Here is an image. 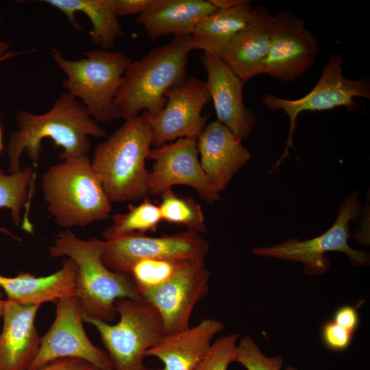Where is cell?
<instances>
[{
	"label": "cell",
	"mask_w": 370,
	"mask_h": 370,
	"mask_svg": "<svg viewBox=\"0 0 370 370\" xmlns=\"http://www.w3.org/2000/svg\"><path fill=\"white\" fill-rule=\"evenodd\" d=\"M112 224L102 233L104 239L133 234H145L156 230L162 221L160 208L148 199L138 206L130 205L128 211L112 217Z\"/></svg>",
	"instance_id": "obj_27"
},
{
	"label": "cell",
	"mask_w": 370,
	"mask_h": 370,
	"mask_svg": "<svg viewBox=\"0 0 370 370\" xmlns=\"http://www.w3.org/2000/svg\"><path fill=\"white\" fill-rule=\"evenodd\" d=\"M239 336L230 334L215 340L195 370H227L230 363L236 362Z\"/></svg>",
	"instance_id": "obj_30"
},
{
	"label": "cell",
	"mask_w": 370,
	"mask_h": 370,
	"mask_svg": "<svg viewBox=\"0 0 370 370\" xmlns=\"http://www.w3.org/2000/svg\"><path fill=\"white\" fill-rule=\"evenodd\" d=\"M16 121L18 130L11 133L8 144L10 173L21 170L20 159L24 151L36 166L42 150V142L46 138L63 149L59 155L62 160L87 156L92 145L89 137L106 136L82 102L69 92L61 95L44 114L18 111Z\"/></svg>",
	"instance_id": "obj_1"
},
{
	"label": "cell",
	"mask_w": 370,
	"mask_h": 370,
	"mask_svg": "<svg viewBox=\"0 0 370 370\" xmlns=\"http://www.w3.org/2000/svg\"><path fill=\"white\" fill-rule=\"evenodd\" d=\"M321 51L319 40L295 14L281 11L273 15L270 47L263 75L291 82L312 66Z\"/></svg>",
	"instance_id": "obj_12"
},
{
	"label": "cell",
	"mask_w": 370,
	"mask_h": 370,
	"mask_svg": "<svg viewBox=\"0 0 370 370\" xmlns=\"http://www.w3.org/2000/svg\"><path fill=\"white\" fill-rule=\"evenodd\" d=\"M363 208L355 191L342 203L338 216L332 225L321 235L311 239L299 241L290 238L270 247L252 249L256 256L278 258L286 261L301 262L308 275L325 274L330 265L326 252L338 251L348 257L354 267H365L369 264V254L365 250H356L349 247V223L362 214Z\"/></svg>",
	"instance_id": "obj_8"
},
{
	"label": "cell",
	"mask_w": 370,
	"mask_h": 370,
	"mask_svg": "<svg viewBox=\"0 0 370 370\" xmlns=\"http://www.w3.org/2000/svg\"><path fill=\"white\" fill-rule=\"evenodd\" d=\"M3 149V138H2V130L0 125V152Z\"/></svg>",
	"instance_id": "obj_39"
},
{
	"label": "cell",
	"mask_w": 370,
	"mask_h": 370,
	"mask_svg": "<svg viewBox=\"0 0 370 370\" xmlns=\"http://www.w3.org/2000/svg\"><path fill=\"white\" fill-rule=\"evenodd\" d=\"M211 273L204 260L195 261L170 280L142 295L159 312L164 336L188 329L193 310L209 291Z\"/></svg>",
	"instance_id": "obj_15"
},
{
	"label": "cell",
	"mask_w": 370,
	"mask_h": 370,
	"mask_svg": "<svg viewBox=\"0 0 370 370\" xmlns=\"http://www.w3.org/2000/svg\"><path fill=\"white\" fill-rule=\"evenodd\" d=\"M200 60L217 121L240 140L245 139L254 130L257 117L244 103L245 83L219 56L204 52Z\"/></svg>",
	"instance_id": "obj_16"
},
{
	"label": "cell",
	"mask_w": 370,
	"mask_h": 370,
	"mask_svg": "<svg viewBox=\"0 0 370 370\" xmlns=\"http://www.w3.org/2000/svg\"><path fill=\"white\" fill-rule=\"evenodd\" d=\"M104 240L103 262L111 271L127 275L132 265L141 259L204 260L209 251L208 241L188 230L159 237L133 234Z\"/></svg>",
	"instance_id": "obj_10"
},
{
	"label": "cell",
	"mask_w": 370,
	"mask_h": 370,
	"mask_svg": "<svg viewBox=\"0 0 370 370\" xmlns=\"http://www.w3.org/2000/svg\"><path fill=\"white\" fill-rule=\"evenodd\" d=\"M332 321L341 327L354 333L359 324V316L356 308L345 305L335 311Z\"/></svg>",
	"instance_id": "obj_32"
},
{
	"label": "cell",
	"mask_w": 370,
	"mask_h": 370,
	"mask_svg": "<svg viewBox=\"0 0 370 370\" xmlns=\"http://www.w3.org/2000/svg\"><path fill=\"white\" fill-rule=\"evenodd\" d=\"M197 144L201 168L211 186L219 194L251 157L242 140L218 121L205 127Z\"/></svg>",
	"instance_id": "obj_17"
},
{
	"label": "cell",
	"mask_w": 370,
	"mask_h": 370,
	"mask_svg": "<svg viewBox=\"0 0 370 370\" xmlns=\"http://www.w3.org/2000/svg\"><path fill=\"white\" fill-rule=\"evenodd\" d=\"M2 289L0 288V319L3 316V302L4 300L2 299L3 297V293Z\"/></svg>",
	"instance_id": "obj_38"
},
{
	"label": "cell",
	"mask_w": 370,
	"mask_h": 370,
	"mask_svg": "<svg viewBox=\"0 0 370 370\" xmlns=\"http://www.w3.org/2000/svg\"><path fill=\"white\" fill-rule=\"evenodd\" d=\"M125 121L96 146L91 160L111 203L138 201L148 195L145 161L152 146V132L143 114Z\"/></svg>",
	"instance_id": "obj_3"
},
{
	"label": "cell",
	"mask_w": 370,
	"mask_h": 370,
	"mask_svg": "<svg viewBox=\"0 0 370 370\" xmlns=\"http://www.w3.org/2000/svg\"><path fill=\"white\" fill-rule=\"evenodd\" d=\"M216 10H225L236 7L245 0H209Z\"/></svg>",
	"instance_id": "obj_35"
},
{
	"label": "cell",
	"mask_w": 370,
	"mask_h": 370,
	"mask_svg": "<svg viewBox=\"0 0 370 370\" xmlns=\"http://www.w3.org/2000/svg\"><path fill=\"white\" fill-rule=\"evenodd\" d=\"M164 108L154 115L142 114L149 124L155 147L186 137L198 138L205 128L207 118L201 116L204 107L210 100L206 82L186 78L169 89Z\"/></svg>",
	"instance_id": "obj_13"
},
{
	"label": "cell",
	"mask_w": 370,
	"mask_h": 370,
	"mask_svg": "<svg viewBox=\"0 0 370 370\" xmlns=\"http://www.w3.org/2000/svg\"><path fill=\"white\" fill-rule=\"evenodd\" d=\"M1 23V18L0 17V25ZM9 45L0 40V58L5 54L8 51Z\"/></svg>",
	"instance_id": "obj_36"
},
{
	"label": "cell",
	"mask_w": 370,
	"mask_h": 370,
	"mask_svg": "<svg viewBox=\"0 0 370 370\" xmlns=\"http://www.w3.org/2000/svg\"><path fill=\"white\" fill-rule=\"evenodd\" d=\"M40 187L49 212L61 227H85L110 217L112 203L88 156L50 166Z\"/></svg>",
	"instance_id": "obj_5"
},
{
	"label": "cell",
	"mask_w": 370,
	"mask_h": 370,
	"mask_svg": "<svg viewBox=\"0 0 370 370\" xmlns=\"http://www.w3.org/2000/svg\"><path fill=\"white\" fill-rule=\"evenodd\" d=\"M215 10L209 0H151L136 22L155 41L168 34L191 36L197 24Z\"/></svg>",
	"instance_id": "obj_22"
},
{
	"label": "cell",
	"mask_w": 370,
	"mask_h": 370,
	"mask_svg": "<svg viewBox=\"0 0 370 370\" xmlns=\"http://www.w3.org/2000/svg\"><path fill=\"white\" fill-rule=\"evenodd\" d=\"M54 304L55 319L41 337L38 353L27 369H35L62 358L79 359L97 370L112 368L106 352L95 345L88 337L76 297L58 299Z\"/></svg>",
	"instance_id": "obj_11"
},
{
	"label": "cell",
	"mask_w": 370,
	"mask_h": 370,
	"mask_svg": "<svg viewBox=\"0 0 370 370\" xmlns=\"http://www.w3.org/2000/svg\"><path fill=\"white\" fill-rule=\"evenodd\" d=\"M195 261L179 259H141L135 262L129 271L130 277L137 292L145 293L170 280L180 271Z\"/></svg>",
	"instance_id": "obj_26"
},
{
	"label": "cell",
	"mask_w": 370,
	"mask_h": 370,
	"mask_svg": "<svg viewBox=\"0 0 370 370\" xmlns=\"http://www.w3.org/2000/svg\"><path fill=\"white\" fill-rule=\"evenodd\" d=\"M343 57L332 53L323 67L321 75L315 86L308 94L297 99H288L267 94L262 97V103L271 110H282L289 119V130L285 149L272 169H278L283 160L290 156L288 149H293V137L297 129V119L304 111H323L339 107L350 112L358 108L356 99H370V82L367 78L348 79L342 71Z\"/></svg>",
	"instance_id": "obj_9"
},
{
	"label": "cell",
	"mask_w": 370,
	"mask_h": 370,
	"mask_svg": "<svg viewBox=\"0 0 370 370\" xmlns=\"http://www.w3.org/2000/svg\"><path fill=\"white\" fill-rule=\"evenodd\" d=\"M247 1L232 8L216 10L204 18L191 35L192 49L219 57L232 38L246 25L252 8Z\"/></svg>",
	"instance_id": "obj_24"
},
{
	"label": "cell",
	"mask_w": 370,
	"mask_h": 370,
	"mask_svg": "<svg viewBox=\"0 0 370 370\" xmlns=\"http://www.w3.org/2000/svg\"><path fill=\"white\" fill-rule=\"evenodd\" d=\"M159 206L162 220L184 225L188 230L198 233L207 230L201 206L191 197L177 195L169 189L161 195Z\"/></svg>",
	"instance_id": "obj_28"
},
{
	"label": "cell",
	"mask_w": 370,
	"mask_h": 370,
	"mask_svg": "<svg viewBox=\"0 0 370 370\" xmlns=\"http://www.w3.org/2000/svg\"><path fill=\"white\" fill-rule=\"evenodd\" d=\"M224 328L217 319H202L184 331L164 336L147 350L145 356L160 359L163 370H195L208 352L214 336Z\"/></svg>",
	"instance_id": "obj_21"
},
{
	"label": "cell",
	"mask_w": 370,
	"mask_h": 370,
	"mask_svg": "<svg viewBox=\"0 0 370 370\" xmlns=\"http://www.w3.org/2000/svg\"><path fill=\"white\" fill-rule=\"evenodd\" d=\"M43 2L60 10L77 30L81 29V25L76 20L75 14L81 12L86 14L91 22L89 35L92 42L104 50L113 48L116 39L123 34L112 0H45Z\"/></svg>",
	"instance_id": "obj_23"
},
{
	"label": "cell",
	"mask_w": 370,
	"mask_h": 370,
	"mask_svg": "<svg viewBox=\"0 0 370 370\" xmlns=\"http://www.w3.org/2000/svg\"><path fill=\"white\" fill-rule=\"evenodd\" d=\"M354 333L341 327L333 321L325 323L321 338L325 346L332 351L345 350L350 345Z\"/></svg>",
	"instance_id": "obj_31"
},
{
	"label": "cell",
	"mask_w": 370,
	"mask_h": 370,
	"mask_svg": "<svg viewBox=\"0 0 370 370\" xmlns=\"http://www.w3.org/2000/svg\"><path fill=\"white\" fill-rule=\"evenodd\" d=\"M191 51V36H177L132 61L114 99L121 118L127 120L142 110L151 115L158 113L166 103V92L186 79Z\"/></svg>",
	"instance_id": "obj_4"
},
{
	"label": "cell",
	"mask_w": 370,
	"mask_h": 370,
	"mask_svg": "<svg viewBox=\"0 0 370 370\" xmlns=\"http://www.w3.org/2000/svg\"><path fill=\"white\" fill-rule=\"evenodd\" d=\"M103 370H113V369L110 368V369H103Z\"/></svg>",
	"instance_id": "obj_40"
},
{
	"label": "cell",
	"mask_w": 370,
	"mask_h": 370,
	"mask_svg": "<svg viewBox=\"0 0 370 370\" xmlns=\"http://www.w3.org/2000/svg\"><path fill=\"white\" fill-rule=\"evenodd\" d=\"M272 21L273 15L264 6L252 8L246 25L219 56L244 83L263 74L270 47Z\"/></svg>",
	"instance_id": "obj_19"
},
{
	"label": "cell",
	"mask_w": 370,
	"mask_h": 370,
	"mask_svg": "<svg viewBox=\"0 0 370 370\" xmlns=\"http://www.w3.org/2000/svg\"><path fill=\"white\" fill-rule=\"evenodd\" d=\"M115 306L116 324L82 314V319L99 332L113 370H147L145 352L164 336L161 316L144 299H118Z\"/></svg>",
	"instance_id": "obj_7"
},
{
	"label": "cell",
	"mask_w": 370,
	"mask_h": 370,
	"mask_svg": "<svg viewBox=\"0 0 370 370\" xmlns=\"http://www.w3.org/2000/svg\"><path fill=\"white\" fill-rule=\"evenodd\" d=\"M236 362L247 370H281L284 358L265 356L250 336L243 337L237 344ZM285 370H299L288 365Z\"/></svg>",
	"instance_id": "obj_29"
},
{
	"label": "cell",
	"mask_w": 370,
	"mask_h": 370,
	"mask_svg": "<svg viewBox=\"0 0 370 370\" xmlns=\"http://www.w3.org/2000/svg\"><path fill=\"white\" fill-rule=\"evenodd\" d=\"M197 138L186 137L150 149L148 158L154 161L148 173L147 192L161 195L173 186L194 188L206 202L220 201L219 194L211 186L198 158Z\"/></svg>",
	"instance_id": "obj_14"
},
{
	"label": "cell",
	"mask_w": 370,
	"mask_h": 370,
	"mask_svg": "<svg viewBox=\"0 0 370 370\" xmlns=\"http://www.w3.org/2000/svg\"><path fill=\"white\" fill-rule=\"evenodd\" d=\"M35 167L27 166L14 173L7 175L0 169V208L11 210L12 221L18 225L21 221V209L29 204V187L35 177ZM0 232L13 238L15 236L6 227H0Z\"/></svg>",
	"instance_id": "obj_25"
},
{
	"label": "cell",
	"mask_w": 370,
	"mask_h": 370,
	"mask_svg": "<svg viewBox=\"0 0 370 370\" xmlns=\"http://www.w3.org/2000/svg\"><path fill=\"white\" fill-rule=\"evenodd\" d=\"M39 305L4 300L0 334V370H26L40 345L35 325Z\"/></svg>",
	"instance_id": "obj_18"
},
{
	"label": "cell",
	"mask_w": 370,
	"mask_h": 370,
	"mask_svg": "<svg viewBox=\"0 0 370 370\" xmlns=\"http://www.w3.org/2000/svg\"><path fill=\"white\" fill-rule=\"evenodd\" d=\"M151 0H112V5L118 16H125L143 13Z\"/></svg>",
	"instance_id": "obj_34"
},
{
	"label": "cell",
	"mask_w": 370,
	"mask_h": 370,
	"mask_svg": "<svg viewBox=\"0 0 370 370\" xmlns=\"http://www.w3.org/2000/svg\"><path fill=\"white\" fill-rule=\"evenodd\" d=\"M79 60H67L53 49L52 57L66 79L62 82L68 92L82 101L88 115L106 123L121 118L114 99L132 60L121 52L93 49Z\"/></svg>",
	"instance_id": "obj_6"
},
{
	"label": "cell",
	"mask_w": 370,
	"mask_h": 370,
	"mask_svg": "<svg viewBox=\"0 0 370 370\" xmlns=\"http://www.w3.org/2000/svg\"><path fill=\"white\" fill-rule=\"evenodd\" d=\"M26 370H97L90 363L74 358H62L51 361L35 369Z\"/></svg>",
	"instance_id": "obj_33"
},
{
	"label": "cell",
	"mask_w": 370,
	"mask_h": 370,
	"mask_svg": "<svg viewBox=\"0 0 370 370\" xmlns=\"http://www.w3.org/2000/svg\"><path fill=\"white\" fill-rule=\"evenodd\" d=\"M77 267L71 258L63 260L58 271L42 277L20 272L15 277L0 275V288L8 300L29 305H39L76 296Z\"/></svg>",
	"instance_id": "obj_20"
},
{
	"label": "cell",
	"mask_w": 370,
	"mask_h": 370,
	"mask_svg": "<svg viewBox=\"0 0 370 370\" xmlns=\"http://www.w3.org/2000/svg\"><path fill=\"white\" fill-rule=\"evenodd\" d=\"M106 244L98 238L82 240L67 229L55 236L49 254L53 258L66 256L75 262V297L82 314L111 323L118 315V299L143 298L128 275L114 272L104 264L102 256Z\"/></svg>",
	"instance_id": "obj_2"
},
{
	"label": "cell",
	"mask_w": 370,
	"mask_h": 370,
	"mask_svg": "<svg viewBox=\"0 0 370 370\" xmlns=\"http://www.w3.org/2000/svg\"><path fill=\"white\" fill-rule=\"evenodd\" d=\"M21 53V52L20 51H15V52H12V51H8L5 54H4L2 57L0 58V62L7 60V59H9V58H12L13 57H15L16 56H18Z\"/></svg>",
	"instance_id": "obj_37"
}]
</instances>
